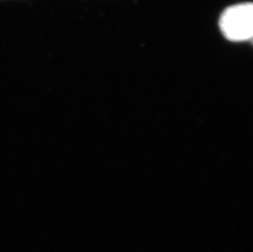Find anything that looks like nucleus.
Returning a JSON list of instances; mask_svg holds the SVG:
<instances>
[{
    "label": "nucleus",
    "instance_id": "f257e3e1",
    "mask_svg": "<svg viewBox=\"0 0 253 252\" xmlns=\"http://www.w3.org/2000/svg\"><path fill=\"white\" fill-rule=\"evenodd\" d=\"M220 28L229 41L253 40V2L240 3L226 8L220 17Z\"/></svg>",
    "mask_w": 253,
    "mask_h": 252
},
{
    "label": "nucleus",
    "instance_id": "f03ea898",
    "mask_svg": "<svg viewBox=\"0 0 253 252\" xmlns=\"http://www.w3.org/2000/svg\"><path fill=\"white\" fill-rule=\"evenodd\" d=\"M252 41H253V40H252Z\"/></svg>",
    "mask_w": 253,
    "mask_h": 252
}]
</instances>
